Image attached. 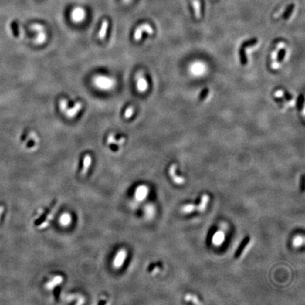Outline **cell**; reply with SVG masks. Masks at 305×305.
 Listing matches in <instances>:
<instances>
[{
  "label": "cell",
  "instance_id": "obj_1",
  "mask_svg": "<svg viewBox=\"0 0 305 305\" xmlns=\"http://www.w3.org/2000/svg\"><path fill=\"white\" fill-rule=\"evenodd\" d=\"M57 207V202L53 203L50 207L47 208L45 211V213L43 214L42 216L39 218V219L36 222V225L38 228H44L45 227L48 225V224L50 222V220L53 219L54 214H55L56 209Z\"/></svg>",
  "mask_w": 305,
  "mask_h": 305
},
{
  "label": "cell",
  "instance_id": "obj_2",
  "mask_svg": "<svg viewBox=\"0 0 305 305\" xmlns=\"http://www.w3.org/2000/svg\"><path fill=\"white\" fill-rule=\"evenodd\" d=\"M144 32L151 35L153 33V29L150 25L148 23H144V24L138 26L134 33V39L135 41H139L140 39L141 38L142 35Z\"/></svg>",
  "mask_w": 305,
  "mask_h": 305
},
{
  "label": "cell",
  "instance_id": "obj_3",
  "mask_svg": "<svg viewBox=\"0 0 305 305\" xmlns=\"http://www.w3.org/2000/svg\"><path fill=\"white\" fill-rule=\"evenodd\" d=\"M136 88L141 93H144L148 88V81L144 77L143 73L140 72L136 75Z\"/></svg>",
  "mask_w": 305,
  "mask_h": 305
},
{
  "label": "cell",
  "instance_id": "obj_4",
  "mask_svg": "<svg viewBox=\"0 0 305 305\" xmlns=\"http://www.w3.org/2000/svg\"><path fill=\"white\" fill-rule=\"evenodd\" d=\"M32 29L38 32V36L36 39V42L38 44H42L46 41L47 35L45 32V29L42 25L39 24H34L32 25Z\"/></svg>",
  "mask_w": 305,
  "mask_h": 305
},
{
  "label": "cell",
  "instance_id": "obj_5",
  "mask_svg": "<svg viewBox=\"0 0 305 305\" xmlns=\"http://www.w3.org/2000/svg\"><path fill=\"white\" fill-rule=\"evenodd\" d=\"M127 253L125 249H120L117 254L114 260V267L115 269H120L122 266L123 263L125 261V259L127 258Z\"/></svg>",
  "mask_w": 305,
  "mask_h": 305
},
{
  "label": "cell",
  "instance_id": "obj_6",
  "mask_svg": "<svg viewBox=\"0 0 305 305\" xmlns=\"http://www.w3.org/2000/svg\"><path fill=\"white\" fill-rule=\"evenodd\" d=\"M82 107H83V104H82L81 102H78V103H76V105L73 106L72 108H71V109H69L67 107V109L64 112V114L69 118H73L74 117L78 114V112L82 109Z\"/></svg>",
  "mask_w": 305,
  "mask_h": 305
},
{
  "label": "cell",
  "instance_id": "obj_7",
  "mask_svg": "<svg viewBox=\"0 0 305 305\" xmlns=\"http://www.w3.org/2000/svg\"><path fill=\"white\" fill-rule=\"evenodd\" d=\"M250 242H251V238L249 236L246 237L243 240H242L241 244L239 246V247H238L237 250L236 251V252H235V258L237 259L239 258V257L242 256L244 251L246 250V248L247 247L249 244H250Z\"/></svg>",
  "mask_w": 305,
  "mask_h": 305
},
{
  "label": "cell",
  "instance_id": "obj_8",
  "mask_svg": "<svg viewBox=\"0 0 305 305\" xmlns=\"http://www.w3.org/2000/svg\"><path fill=\"white\" fill-rule=\"evenodd\" d=\"M86 16V13L83 9L81 8H77L74 9L71 13V17L73 20L76 21H81L84 19Z\"/></svg>",
  "mask_w": 305,
  "mask_h": 305
},
{
  "label": "cell",
  "instance_id": "obj_9",
  "mask_svg": "<svg viewBox=\"0 0 305 305\" xmlns=\"http://www.w3.org/2000/svg\"><path fill=\"white\" fill-rule=\"evenodd\" d=\"M169 173L171 177H172L174 182L176 184H178V185H181V184L184 183V178L181 177H177L176 175V165H172L171 166L170 170H169Z\"/></svg>",
  "mask_w": 305,
  "mask_h": 305
},
{
  "label": "cell",
  "instance_id": "obj_10",
  "mask_svg": "<svg viewBox=\"0 0 305 305\" xmlns=\"http://www.w3.org/2000/svg\"><path fill=\"white\" fill-rule=\"evenodd\" d=\"M92 163V157L89 154H86L83 158V168H82L81 175H85L88 172V169H89L90 165Z\"/></svg>",
  "mask_w": 305,
  "mask_h": 305
},
{
  "label": "cell",
  "instance_id": "obj_11",
  "mask_svg": "<svg viewBox=\"0 0 305 305\" xmlns=\"http://www.w3.org/2000/svg\"><path fill=\"white\" fill-rule=\"evenodd\" d=\"M108 26H109V21L107 20H104L102 23L101 28L100 31L98 33V38L100 40H103L106 36V33H107Z\"/></svg>",
  "mask_w": 305,
  "mask_h": 305
},
{
  "label": "cell",
  "instance_id": "obj_12",
  "mask_svg": "<svg viewBox=\"0 0 305 305\" xmlns=\"http://www.w3.org/2000/svg\"><path fill=\"white\" fill-rule=\"evenodd\" d=\"M125 138H121L120 140H115L114 134H110L108 136L107 143L109 144H117V145H122L125 142Z\"/></svg>",
  "mask_w": 305,
  "mask_h": 305
},
{
  "label": "cell",
  "instance_id": "obj_13",
  "mask_svg": "<svg viewBox=\"0 0 305 305\" xmlns=\"http://www.w3.org/2000/svg\"><path fill=\"white\" fill-rule=\"evenodd\" d=\"M136 198H137L138 199H144L145 196L147 195L146 188L144 187V186H142V187L138 188L137 191H136Z\"/></svg>",
  "mask_w": 305,
  "mask_h": 305
},
{
  "label": "cell",
  "instance_id": "obj_14",
  "mask_svg": "<svg viewBox=\"0 0 305 305\" xmlns=\"http://www.w3.org/2000/svg\"><path fill=\"white\" fill-rule=\"evenodd\" d=\"M294 9H295V4H292L290 5H289L288 7L287 8V9L285 10L284 14H283V19H284L285 20H288L290 17L291 16V15L293 14Z\"/></svg>",
  "mask_w": 305,
  "mask_h": 305
},
{
  "label": "cell",
  "instance_id": "obj_15",
  "mask_svg": "<svg viewBox=\"0 0 305 305\" xmlns=\"http://www.w3.org/2000/svg\"><path fill=\"white\" fill-rule=\"evenodd\" d=\"M193 5H194V12H195V15L196 19H199L201 16V6L198 0H194L193 1Z\"/></svg>",
  "mask_w": 305,
  "mask_h": 305
},
{
  "label": "cell",
  "instance_id": "obj_16",
  "mask_svg": "<svg viewBox=\"0 0 305 305\" xmlns=\"http://www.w3.org/2000/svg\"><path fill=\"white\" fill-rule=\"evenodd\" d=\"M71 222V217L69 214H64L60 218V222L64 225H67Z\"/></svg>",
  "mask_w": 305,
  "mask_h": 305
},
{
  "label": "cell",
  "instance_id": "obj_17",
  "mask_svg": "<svg viewBox=\"0 0 305 305\" xmlns=\"http://www.w3.org/2000/svg\"><path fill=\"white\" fill-rule=\"evenodd\" d=\"M134 112V108L132 106H129V107H127V109L126 110V111H125L124 114L125 119L130 118L133 115Z\"/></svg>",
  "mask_w": 305,
  "mask_h": 305
},
{
  "label": "cell",
  "instance_id": "obj_18",
  "mask_svg": "<svg viewBox=\"0 0 305 305\" xmlns=\"http://www.w3.org/2000/svg\"><path fill=\"white\" fill-rule=\"evenodd\" d=\"M59 109L62 112H64L65 110L67 109L68 107V104H67V100H65V99H62L59 101Z\"/></svg>",
  "mask_w": 305,
  "mask_h": 305
},
{
  "label": "cell",
  "instance_id": "obj_19",
  "mask_svg": "<svg viewBox=\"0 0 305 305\" xmlns=\"http://www.w3.org/2000/svg\"><path fill=\"white\" fill-rule=\"evenodd\" d=\"M209 93V90L208 89H204L202 90V93L200 95V99L201 100H205V98L208 97V95Z\"/></svg>",
  "mask_w": 305,
  "mask_h": 305
},
{
  "label": "cell",
  "instance_id": "obj_20",
  "mask_svg": "<svg viewBox=\"0 0 305 305\" xmlns=\"http://www.w3.org/2000/svg\"><path fill=\"white\" fill-rule=\"evenodd\" d=\"M298 105H299V109H300V108H302V107H303V105H304L303 95H302V96H300L299 100H298Z\"/></svg>",
  "mask_w": 305,
  "mask_h": 305
},
{
  "label": "cell",
  "instance_id": "obj_21",
  "mask_svg": "<svg viewBox=\"0 0 305 305\" xmlns=\"http://www.w3.org/2000/svg\"><path fill=\"white\" fill-rule=\"evenodd\" d=\"M4 206H0V218H1V217H2V213H3V212H4Z\"/></svg>",
  "mask_w": 305,
  "mask_h": 305
},
{
  "label": "cell",
  "instance_id": "obj_22",
  "mask_svg": "<svg viewBox=\"0 0 305 305\" xmlns=\"http://www.w3.org/2000/svg\"><path fill=\"white\" fill-rule=\"evenodd\" d=\"M122 1L124 4H129V2H131V0H122Z\"/></svg>",
  "mask_w": 305,
  "mask_h": 305
}]
</instances>
